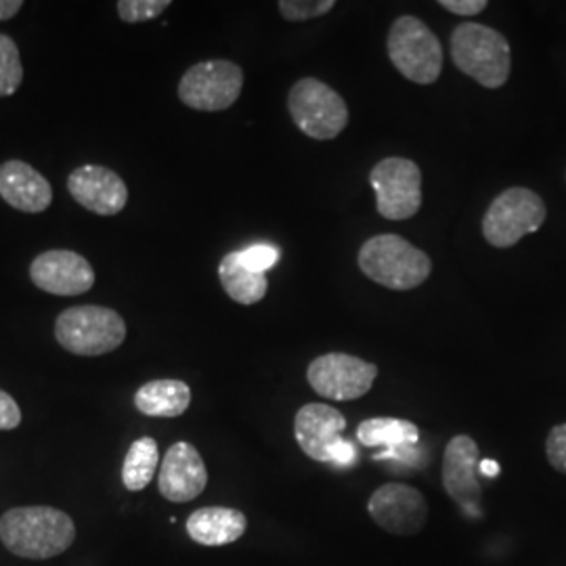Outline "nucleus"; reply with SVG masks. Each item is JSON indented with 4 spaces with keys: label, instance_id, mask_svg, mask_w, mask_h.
Instances as JSON below:
<instances>
[{
    "label": "nucleus",
    "instance_id": "nucleus-13",
    "mask_svg": "<svg viewBox=\"0 0 566 566\" xmlns=\"http://www.w3.org/2000/svg\"><path fill=\"white\" fill-rule=\"evenodd\" d=\"M36 287L53 296H78L95 285V269L78 252L46 250L30 264Z\"/></svg>",
    "mask_w": 566,
    "mask_h": 566
},
{
    "label": "nucleus",
    "instance_id": "nucleus-25",
    "mask_svg": "<svg viewBox=\"0 0 566 566\" xmlns=\"http://www.w3.org/2000/svg\"><path fill=\"white\" fill-rule=\"evenodd\" d=\"M170 7V0H120L116 4L118 15L126 23L156 20Z\"/></svg>",
    "mask_w": 566,
    "mask_h": 566
},
{
    "label": "nucleus",
    "instance_id": "nucleus-14",
    "mask_svg": "<svg viewBox=\"0 0 566 566\" xmlns=\"http://www.w3.org/2000/svg\"><path fill=\"white\" fill-rule=\"evenodd\" d=\"M481 464V451L472 437L458 434L446 447L443 453V486L447 495L468 514L481 512L483 489L476 479Z\"/></svg>",
    "mask_w": 566,
    "mask_h": 566
},
{
    "label": "nucleus",
    "instance_id": "nucleus-10",
    "mask_svg": "<svg viewBox=\"0 0 566 566\" xmlns=\"http://www.w3.org/2000/svg\"><path fill=\"white\" fill-rule=\"evenodd\" d=\"M369 185L376 191L380 217L388 221H407L422 208V170L413 160H380L369 172Z\"/></svg>",
    "mask_w": 566,
    "mask_h": 566
},
{
    "label": "nucleus",
    "instance_id": "nucleus-23",
    "mask_svg": "<svg viewBox=\"0 0 566 566\" xmlns=\"http://www.w3.org/2000/svg\"><path fill=\"white\" fill-rule=\"evenodd\" d=\"M23 82L20 49L7 34H0V97H11Z\"/></svg>",
    "mask_w": 566,
    "mask_h": 566
},
{
    "label": "nucleus",
    "instance_id": "nucleus-8",
    "mask_svg": "<svg viewBox=\"0 0 566 566\" xmlns=\"http://www.w3.org/2000/svg\"><path fill=\"white\" fill-rule=\"evenodd\" d=\"M346 418L338 409L324 403H308L298 409L294 434L304 455L322 464L348 465L357 460L353 443L344 441Z\"/></svg>",
    "mask_w": 566,
    "mask_h": 566
},
{
    "label": "nucleus",
    "instance_id": "nucleus-9",
    "mask_svg": "<svg viewBox=\"0 0 566 566\" xmlns=\"http://www.w3.org/2000/svg\"><path fill=\"white\" fill-rule=\"evenodd\" d=\"M243 70L229 60L200 61L179 82V99L198 112H223L240 99Z\"/></svg>",
    "mask_w": 566,
    "mask_h": 566
},
{
    "label": "nucleus",
    "instance_id": "nucleus-26",
    "mask_svg": "<svg viewBox=\"0 0 566 566\" xmlns=\"http://www.w3.org/2000/svg\"><path fill=\"white\" fill-rule=\"evenodd\" d=\"M238 252H240L242 263L248 269L259 271V273H266V269H271L280 259V250L273 248V245H264V243H261V245H250V248L238 250Z\"/></svg>",
    "mask_w": 566,
    "mask_h": 566
},
{
    "label": "nucleus",
    "instance_id": "nucleus-29",
    "mask_svg": "<svg viewBox=\"0 0 566 566\" xmlns=\"http://www.w3.org/2000/svg\"><path fill=\"white\" fill-rule=\"evenodd\" d=\"M439 4L447 9L449 13L470 18V15H479L486 9V0H439Z\"/></svg>",
    "mask_w": 566,
    "mask_h": 566
},
{
    "label": "nucleus",
    "instance_id": "nucleus-18",
    "mask_svg": "<svg viewBox=\"0 0 566 566\" xmlns=\"http://www.w3.org/2000/svg\"><path fill=\"white\" fill-rule=\"evenodd\" d=\"M248 518L233 507H200L187 518V535L206 547L227 546L242 537Z\"/></svg>",
    "mask_w": 566,
    "mask_h": 566
},
{
    "label": "nucleus",
    "instance_id": "nucleus-12",
    "mask_svg": "<svg viewBox=\"0 0 566 566\" xmlns=\"http://www.w3.org/2000/svg\"><path fill=\"white\" fill-rule=\"evenodd\" d=\"M367 512L374 523L390 535H416L428 518L424 495L416 486L386 483L369 497Z\"/></svg>",
    "mask_w": 566,
    "mask_h": 566
},
{
    "label": "nucleus",
    "instance_id": "nucleus-15",
    "mask_svg": "<svg viewBox=\"0 0 566 566\" xmlns=\"http://www.w3.org/2000/svg\"><path fill=\"white\" fill-rule=\"evenodd\" d=\"M70 196L93 214L116 217L128 202V187L114 170L99 164H84L67 177Z\"/></svg>",
    "mask_w": 566,
    "mask_h": 566
},
{
    "label": "nucleus",
    "instance_id": "nucleus-31",
    "mask_svg": "<svg viewBox=\"0 0 566 566\" xmlns=\"http://www.w3.org/2000/svg\"><path fill=\"white\" fill-rule=\"evenodd\" d=\"M479 470H481L485 476H491V479L500 474V465H497V462H493V460L481 462V464H479Z\"/></svg>",
    "mask_w": 566,
    "mask_h": 566
},
{
    "label": "nucleus",
    "instance_id": "nucleus-28",
    "mask_svg": "<svg viewBox=\"0 0 566 566\" xmlns=\"http://www.w3.org/2000/svg\"><path fill=\"white\" fill-rule=\"evenodd\" d=\"M20 424V405L9 392L0 390V430H15Z\"/></svg>",
    "mask_w": 566,
    "mask_h": 566
},
{
    "label": "nucleus",
    "instance_id": "nucleus-27",
    "mask_svg": "<svg viewBox=\"0 0 566 566\" xmlns=\"http://www.w3.org/2000/svg\"><path fill=\"white\" fill-rule=\"evenodd\" d=\"M547 462L554 470L566 474V424L554 426L547 434Z\"/></svg>",
    "mask_w": 566,
    "mask_h": 566
},
{
    "label": "nucleus",
    "instance_id": "nucleus-30",
    "mask_svg": "<svg viewBox=\"0 0 566 566\" xmlns=\"http://www.w3.org/2000/svg\"><path fill=\"white\" fill-rule=\"evenodd\" d=\"M23 7L21 0H0V21L13 20Z\"/></svg>",
    "mask_w": 566,
    "mask_h": 566
},
{
    "label": "nucleus",
    "instance_id": "nucleus-17",
    "mask_svg": "<svg viewBox=\"0 0 566 566\" xmlns=\"http://www.w3.org/2000/svg\"><path fill=\"white\" fill-rule=\"evenodd\" d=\"M0 198L20 212L39 214L53 202V187L30 164L7 160L0 164Z\"/></svg>",
    "mask_w": 566,
    "mask_h": 566
},
{
    "label": "nucleus",
    "instance_id": "nucleus-24",
    "mask_svg": "<svg viewBox=\"0 0 566 566\" xmlns=\"http://www.w3.org/2000/svg\"><path fill=\"white\" fill-rule=\"evenodd\" d=\"M336 7L334 0H282L277 4L283 20L308 21L327 15Z\"/></svg>",
    "mask_w": 566,
    "mask_h": 566
},
{
    "label": "nucleus",
    "instance_id": "nucleus-21",
    "mask_svg": "<svg viewBox=\"0 0 566 566\" xmlns=\"http://www.w3.org/2000/svg\"><path fill=\"white\" fill-rule=\"evenodd\" d=\"M219 280L223 285L227 296L233 303L250 304L261 303L269 290L266 273L252 271L242 263L240 252H229L219 264Z\"/></svg>",
    "mask_w": 566,
    "mask_h": 566
},
{
    "label": "nucleus",
    "instance_id": "nucleus-19",
    "mask_svg": "<svg viewBox=\"0 0 566 566\" xmlns=\"http://www.w3.org/2000/svg\"><path fill=\"white\" fill-rule=\"evenodd\" d=\"M191 405V388L182 380L163 378L143 385L135 395V407L149 418H179Z\"/></svg>",
    "mask_w": 566,
    "mask_h": 566
},
{
    "label": "nucleus",
    "instance_id": "nucleus-22",
    "mask_svg": "<svg viewBox=\"0 0 566 566\" xmlns=\"http://www.w3.org/2000/svg\"><path fill=\"white\" fill-rule=\"evenodd\" d=\"M160 465V449L151 437H142L128 447L122 464V483L128 491H143L154 481Z\"/></svg>",
    "mask_w": 566,
    "mask_h": 566
},
{
    "label": "nucleus",
    "instance_id": "nucleus-3",
    "mask_svg": "<svg viewBox=\"0 0 566 566\" xmlns=\"http://www.w3.org/2000/svg\"><path fill=\"white\" fill-rule=\"evenodd\" d=\"M357 263L365 277L397 292L422 285L432 271L430 256L395 233L367 240L359 250Z\"/></svg>",
    "mask_w": 566,
    "mask_h": 566
},
{
    "label": "nucleus",
    "instance_id": "nucleus-7",
    "mask_svg": "<svg viewBox=\"0 0 566 566\" xmlns=\"http://www.w3.org/2000/svg\"><path fill=\"white\" fill-rule=\"evenodd\" d=\"M547 208L539 193L510 187L489 203L483 217V238L493 248H512L546 223Z\"/></svg>",
    "mask_w": 566,
    "mask_h": 566
},
{
    "label": "nucleus",
    "instance_id": "nucleus-1",
    "mask_svg": "<svg viewBox=\"0 0 566 566\" xmlns=\"http://www.w3.org/2000/svg\"><path fill=\"white\" fill-rule=\"evenodd\" d=\"M76 539V525L57 507H13L0 518V542L9 552L30 560H49Z\"/></svg>",
    "mask_w": 566,
    "mask_h": 566
},
{
    "label": "nucleus",
    "instance_id": "nucleus-6",
    "mask_svg": "<svg viewBox=\"0 0 566 566\" xmlns=\"http://www.w3.org/2000/svg\"><path fill=\"white\" fill-rule=\"evenodd\" d=\"M287 112L298 130L315 142L336 139L348 124V105L319 78H301L287 93Z\"/></svg>",
    "mask_w": 566,
    "mask_h": 566
},
{
    "label": "nucleus",
    "instance_id": "nucleus-4",
    "mask_svg": "<svg viewBox=\"0 0 566 566\" xmlns=\"http://www.w3.org/2000/svg\"><path fill=\"white\" fill-rule=\"evenodd\" d=\"M55 338L67 353L99 357L126 340V322L118 311L107 306H70L55 322Z\"/></svg>",
    "mask_w": 566,
    "mask_h": 566
},
{
    "label": "nucleus",
    "instance_id": "nucleus-16",
    "mask_svg": "<svg viewBox=\"0 0 566 566\" xmlns=\"http://www.w3.org/2000/svg\"><path fill=\"white\" fill-rule=\"evenodd\" d=\"M206 485L208 470L196 447L181 441L166 451L158 479L163 497L172 504H187L200 497Z\"/></svg>",
    "mask_w": 566,
    "mask_h": 566
},
{
    "label": "nucleus",
    "instance_id": "nucleus-11",
    "mask_svg": "<svg viewBox=\"0 0 566 566\" xmlns=\"http://www.w3.org/2000/svg\"><path fill=\"white\" fill-rule=\"evenodd\" d=\"M378 378V367L346 353H327L313 359L306 369L311 388L332 401L365 397Z\"/></svg>",
    "mask_w": 566,
    "mask_h": 566
},
{
    "label": "nucleus",
    "instance_id": "nucleus-5",
    "mask_svg": "<svg viewBox=\"0 0 566 566\" xmlns=\"http://www.w3.org/2000/svg\"><path fill=\"white\" fill-rule=\"evenodd\" d=\"M386 51L397 72L416 84H432L443 72V46L439 36L413 15H401L392 21Z\"/></svg>",
    "mask_w": 566,
    "mask_h": 566
},
{
    "label": "nucleus",
    "instance_id": "nucleus-2",
    "mask_svg": "<svg viewBox=\"0 0 566 566\" xmlns=\"http://www.w3.org/2000/svg\"><path fill=\"white\" fill-rule=\"evenodd\" d=\"M449 51L455 67L485 88H502L510 78V42L495 28L464 21L453 28Z\"/></svg>",
    "mask_w": 566,
    "mask_h": 566
},
{
    "label": "nucleus",
    "instance_id": "nucleus-20",
    "mask_svg": "<svg viewBox=\"0 0 566 566\" xmlns=\"http://www.w3.org/2000/svg\"><path fill=\"white\" fill-rule=\"evenodd\" d=\"M357 441L364 447H382L378 460L392 458L397 451L413 449L420 443V428L401 418H369L357 428Z\"/></svg>",
    "mask_w": 566,
    "mask_h": 566
}]
</instances>
